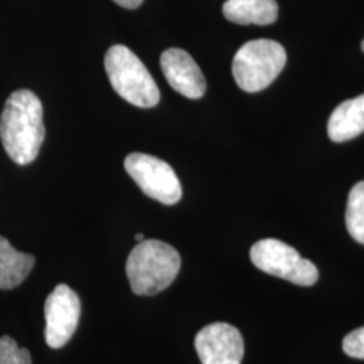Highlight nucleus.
<instances>
[{
  "label": "nucleus",
  "instance_id": "1",
  "mask_svg": "<svg viewBox=\"0 0 364 364\" xmlns=\"http://www.w3.org/2000/svg\"><path fill=\"white\" fill-rule=\"evenodd\" d=\"M0 138L6 153L18 165H28L38 156L45 139L43 108L36 93L15 91L0 117Z\"/></svg>",
  "mask_w": 364,
  "mask_h": 364
},
{
  "label": "nucleus",
  "instance_id": "2",
  "mask_svg": "<svg viewBox=\"0 0 364 364\" xmlns=\"http://www.w3.org/2000/svg\"><path fill=\"white\" fill-rule=\"evenodd\" d=\"M180 269L178 251L156 239L138 243L126 263L131 290L138 296H154L164 291L173 284Z\"/></svg>",
  "mask_w": 364,
  "mask_h": 364
},
{
  "label": "nucleus",
  "instance_id": "3",
  "mask_svg": "<svg viewBox=\"0 0 364 364\" xmlns=\"http://www.w3.org/2000/svg\"><path fill=\"white\" fill-rule=\"evenodd\" d=\"M105 72L112 88L130 105L151 108L159 102V90L144 63L127 46L108 49Z\"/></svg>",
  "mask_w": 364,
  "mask_h": 364
},
{
  "label": "nucleus",
  "instance_id": "4",
  "mask_svg": "<svg viewBox=\"0 0 364 364\" xmlns=\"http://www.w3.org/2000/svg\"><path fill=\"white\" fill-rule=\"evenodd\" d=\"M287 64L284 46L272 39L245 43L235 54L232 75L240 90L254 93L267 88Z\"/></svg>",
  "mask_w": 364,
  "mask_h": 364
},
{
  "label": "nucleus",
  "instance_id": "5",
  "mask_svg": "<svg viewBox=\"0 0 364 364\" xmlns=\"http://www.w3.org/2000/svg\"><path fill=\"white\" fill-rule=\"evenodd\" d=\"M250 258L262 272L299 287H312L318 279L314 263L304 259L297 250L277 239L257 242L251 247Z\"/></svg>",
  "mask_w": 364,
  "mask_h": 364
},
{
  "label": "nucleus",
  "instance_id": "6",
  "mask_svg": "<svg viewBox=\"0 0 364 364\" xmlns=\"http://www.w3.org/2000/svg\"><path fill=\"white\" fill-rule=\"evenodd\" d=\"M124 169L150 198L165 205L181 200V182L168 162L144 153H131L124 159Z\"/></svg>",
  "mask_w": 364,
  "mask_h": 364
},
{
  "label": "nucleus",
  "instance_id": "7",
  "mask_svg": "<svg viewBox=\"0 0 364 364\" xmlns=\"http://www.w3.org/2000/svg\"><path fill=\"white\" fill-rule=\"evenodd\" d=\"M81 314L78 296L66 285H58L45 302V338L50 348H61L75 335Z\"/></svg>",
  "mask_w": 364,
  "mask_h": 364
},
{
  "label": "nucleus",
  "instance_id": "8",
  "mask_svg": "<svg viewBox=\"0 0 364 364\" xmlns=\"http://www.w3.org/2000/svg\"><path fill=\"white\" fill-rule=\"evenodd\" d=\"M201 364H240L245 356V341L240 332L227 323L204 326L195 338Z\"/></svg>",
  "mask_w": 364,
  "mask_h": 364
},
{
  "label": "nucleus",
  "instance_id": "9",
  "mask_svg": "<svg viewBox=\"0 0 364 364\" xmlns=\"http://www.w3.org/2000/svg\"><path fill=\"white\" fill-rule=\"evenodd\" d=\"M161 68L174 91L188 99H200L207 90L205 77L189 53L171 48L161 55Z\"/></svg>",
  "mask_w": 364,
  "mask_h": 364
},
{
  "label": "nucleus",
  "instance_id": "10",
  "mask_svg": "<svg viewBox=\"0 0 364 364\" xmlns=\"http://www.w3.org/2000/svg\"><path fill=\"white\" fill-rule=\"evenodd\" d=\"M364 131V95L343 102L328 122V135L333 142H347Z\"/></svg>",
  "mask_w": 364,
  "mask_h": 364
},
{
  "label": "nucleus",
  "instance_id": "11",
  "mask_svg": "<svg viewBox=\"0 0 364 364\" xmlns=\"http://www.w3.org/2000/svg\"><path fill=\"white\" fill-rule=\"evenodd\" d=\"M223 14L237 25L267 26L278 18V4L275 0H227Z\"/></svg>",
  "mask_w": 364,
  "mask_h": 364
},
{
  "label": "nucleus",
  "instance_id": "12",
  "mask_svg": "<svg viewBox=\"0 0 364 364\" xmlns=\"http://www.w3.org/2000/svg\"><path fill=\"white\" fill-rule=\"evenodd\" d=\"M36 258L21 252L11 243L0 236V290H10L19 287L31 273Z\"/></svg>",
  "mask_w": 364,
  "mask_h": 364
},
{
  "label": "nucleus",
  "instance_id": "13",
  "mask_svg": "<svg viewBox=\"0 0 364 364\" xmlns=\"http://www.w3.org/2000/svg\"><path fill=\"white\" fill-rule=\"evenodd\" d=\"M346 224L352 237L364 245V181L358 182L350 192Z\"/></svg>",
  "mask_w": 364,
  "mask_h": 364
},
{
  "label": "nucleus",
  "instance_id": "14",
  "mask_svg": "<svg viewBox=\"0 0 364 364\" xmlns=\"http://www.w3.org/2000/svg\"><path fill=\"white\" fill-rule=\"evenodd\" d=\"M0 364H31V356L13 338L3 336L0 338Z\"/></svg>",
  "mask_w": 364,
  "mask_h": 364
},
{
  "label": "nucleus",
  "instance_id": "15",
  "mask_svg": "<svg viewBox=\"0 0 364 364\" xmlns=\"http://www.w3.org/2000/svg\"><path fill=\"white\" fill-rule=\"evenodd\" d=\"M344 352L356 359H364V326L350 332L343 340Z\"/></svg>",
  "mask_w": 364,
  "mask_h": 364
},
{
  "label": "nucleus",
  "instance_id": "16",
  "mask_svg": "<svg viewBox=\"0 0 364 364\" xmlns=\"http://www.w3.org/2000/svg\"><path fill=\"white\" fill-rule=\"evenodd\" d=\"M114 1L119 4L120 7H124V9H129V10L136 9L144 3V0H114Z\"/></svg>",
  "mask_w": 364,
  "mask_h": 364
},
{
  "label": "nucleus",
  "instance_id": "17",
  "mask_svg": "<svg viewBox=\"0 0 364 364\" xmlns=\"http://www.w3.org/2000/svg\"><path fill=\"white\" fill-rule=\"evenodd\" d=\"M135 240H136V242H138V243H141V242H144V234L135 235Z\"/></svg>",
  "mask_w": 364,
  "mask_h": 364
},
{
  "label": "nucleus",
  "instance_id": "18",
  "mask_svg": "<svg viewBox=\"0 0 364 364\" xmlns=\"http://www.w3.org/2000/svg\"><path fill=\"white\" fill-rule=\"evenodd\" d=\"M362 50H363V53H364V39H363V42H362Z\"/></svg>",
  "mask_w": 364,
  "mask_h": 364
}]
</instances>
